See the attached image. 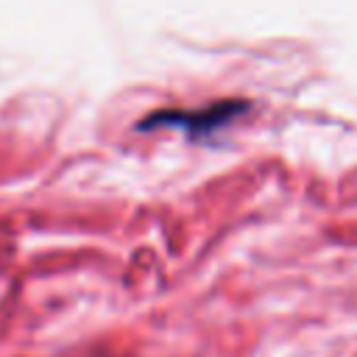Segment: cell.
Instances as JSON below:
<instances>
[{
    "label": "cell",
    "instance_id": "6da1fadb",
    "mask_svg": "<svg viewBox=\"0 0 357 357\" xmlns=\"http://www.w3.org/2000/svg\"><path fill=\"white\" fill-rule=\"evenodd\" d=\"M245 103H237V100H223V103H215V106H206V109H198V112H156L151 114L148 120L139 123V128H181L187 137L198 139V137H212L215 131H220L223 126H229L237 114H243Z\"/></svg>",
    "mask_w": 357,
    "mask_h": 357
}]
</instances>
